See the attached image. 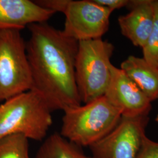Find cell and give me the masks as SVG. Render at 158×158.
Wrapping results in <instances>:
<instances>
[{"label":"cell","mask_w":158,"mask_h":158,"mask_svg":"<svg viewBox=\"0 0 158 158\" xmlns=\"http://www.w3.org/2000/svg\"><path fill=\"white\" fill-rule=\"evenodd\" d=\"M96 4L107 8L114 11L115 10L123 8L130 4L129 0H93Z\"/></svg>","instance_id":"obj_17"},{"label":"cell","mask_w":158,"mask_h":158,"mask_svg":"<svg viewBox=\"0 0 158 158\" xmlns=\"http://www.w3.org/2000/svg\"><path fill=\"white\" fill-rule=\"evenodd\" d=\"M156 121L157 122H158V115H157V117H156Z\"/></svg>","instance_id":"obj_18"},{"label":"cell","mask_w":158,"mask_h":158,"mask_svg":"<svg viewBox=\"0 0 158 158\" xmlns=\"http://www.w3.org/2000/svg\"><path fill=\"white\" fill-rule=\"evenodd\" d=\"M51 111L44 99L29 90L0 104V139L12 134L42 141L52 124Z\"/></svg>","instance_id":"obj_3"},{"label":"cell","mask_w":158,"mask_h":158,"mask_svg":"<svg viewBox=\"0 0 158 158\" xmlns=\"http://www.w3.org/2000/svg\"><path fill=\"white\" fill-rule=\"evenodd\" d=\"M111 10L93 0H69L63 12V34L77 41L102 38L109 28Z\"/></svg>","instance_id":"obj_7"},{"label":"cell","mask_w":158,"mask_h":158,"mask_svg":"<svg viewBox=\"0 0 158 158\" xmlns=\"http://www.w3.org/2000/svg\"><path fill=\"white\" fill-rule=\"evenodd\" d=\"M63 112L60 134L79 147H90L101 140L117 126L122 117L104 96Z\"/></svg>","instance_id":"obj_2"},{"label":"cell","mask_w":158,"mask_h":158,"mask_svg":"<svg viewBox=\"0 0 158 158\" xmlns=\"http://www.w3.org/2000/svg\"><path fill=\"white\" fill-rule=\"evenodd\" d=\"M26 51L32 78L31 90L37 93L51 111L80 106L75 63L79 42L46 23L29 25Z\"/></svg>","instance_id":"obj_1"},{"label":"cell","mask_w":158,"mask_h":158,"mask_svg":"<svg viewBox=\"0 0 158 158\" xmlns=\"http://www.w3.org/2000/svg\"><path fill=\"white\" fill-rule=\"evenodd\" d=\"M155 19L152 31L142 48L143 58L153 66L158 68V1H154Z\"/></svg>","instance_id":"obj_14"},{"label":"cell","mask_w":158,"mask_h":158,"mask_svg":"<svg viewBox=\"0 0 158 158\" xmlns=\"http://www.w3.org/2000/svg\"><path fill=\"white\" fill-rule=\"evenodd\" d=\"M35 1L39 6L54 13L62 12L63 14L69 0H38Z\"/></svg>","instance_id":"obj_16"},{"label":"cell","mask_w":158,"mask_h":158,"mask_svg":"<svg viewBox=\"0 0 158 158\" xmlns=\"http://www.w3.org/2000/svg\"><path fill=\"white\" fill-rule=\"evenodd\" d=\"M114 49L112 44L102 38L79 41L75 74L81 102L104 96L111 79Z\"/></svg>","instance_id":"obj_4"},{"label":"cell","mask_w":158,"mask_h":158,"mask_svg":"<svg viewBox=\"0 0 158 158\" xmlns=\"http://www.w3.org/2000/svg\"><path fill=\"white\" fill-rule=\"evenodd\" d=\"M28 139L22 134H12L0 139V158H30Z\"/></svg>","instance_id":"obj_13"},{"label":"cell","mask_w":158,"mask_h":158,"mask_svg":"<svg viewBox=\"0 0 158 158\" xmlns=\"http://www.w3.org/2000/svg\"><path fill=\"white\" fill-rule=\"evenodd\" d=\"M148 115L121 117L108 135L90 147L93 158H137L145 135Z\"/></svg>","instance_id":"obj_6"},{"label":"cell","mask_w":158,"mask_h":158,"mask_svg":"<svg viewBox=\"0 0 158 158\" xmlns=\"http://www.w3.org/2000/svg\"><path fill=\"white\" fill-rule=\"evenodd\" d=\"M26 42L20 30L0 29V102L31 90Z\"/></svg>","instance_id":"obj_5"},{"label":"cell","mask_w":158,"mask_h":158,"mask_svg":"<svg viewBox=\"0 0 158 158\" xmlns=\"http://www.w3.org/2000/svg\"><path fill=\"white\" fill-rule=\"evenodd\" d=\"M120 69L153 102L158 98V68L142 57L130 56L121 64Z\"/></svg>","instance_id":"obj_11"},{"label":"cell","mask_w":158,"mask_h":158,"mask_svg":"<svg viewBox=\"0 0 158 158\" xmlns=\"http://www.w3.org/2000/svg\"><path fill=\"white\" fill-rule=\"evenodd\" d=\"M137 158H158V142L145 136Z\"/></svg>","instance_id":"obj_15"},{"label":"cell","mask_w":158,"mask_h":158,"mask_svg":"<svg viewBox=\"0 0 158 158\" xmlns=\"http://www.w3.org/2000/svg\"><path fill=\"white\" fill-rule=\"evenodd\" d=\"M54 14L35 1L0 0V29L21 31L31 24L46 23Z\"/></svg>","instance_id":"obj_10"},{"label":"cell","mask_w":158,"mask_h":158,"mask_svg":"<svg viewBox=\"0 0 158 158\" xmlns=\"http://www.w3.org/2000/svg\"><path fill=\"white\" fill-rule=\"evenodd\" d=\"M34 158H93L85 155L80 147L58 133L45 139Z\"/></svg>","instance_id":"obj_12"},{"label":"cell","mask_w":158,"mask_h":158,"mask_svg":"<svg viewBox=\"0 0 158 158\" xmlns=\"http://www.w3.org/2000/svg\"><path fill=\"white\" fill-rule=\"evenodd\" d=\"M128 6L131 7L130 12L118 19L121 32L134 45L142 48L154 23V1H131Z\"/></svg>","instance_id":"obj_9"},{"label":"cell","mask_w":158,"mask_h":158,"mask_svg":"<svg viewBox=\"0 0 158 158\" xmlns=\"http://www.w3.org/2000/svg\"><path fill=\"white\" fill-rule=\"evenodd\" d=\"M111 79L104 96L121 113V116L135 117L148 115L151 101L120 69L113 64Z\"/></svg>","instance_id":"obj_8"}]
</instances>
